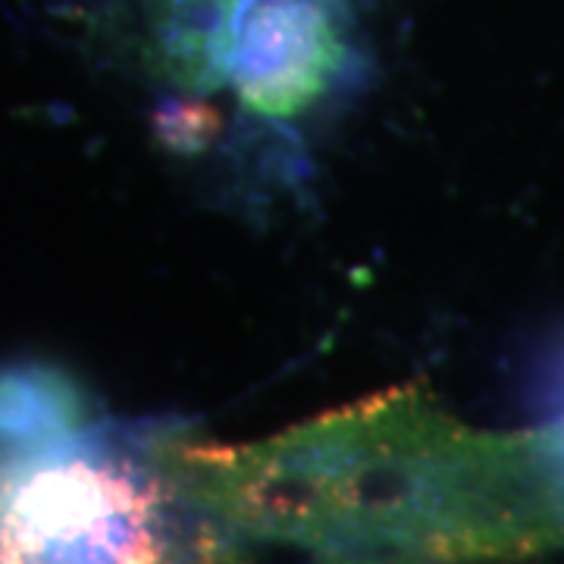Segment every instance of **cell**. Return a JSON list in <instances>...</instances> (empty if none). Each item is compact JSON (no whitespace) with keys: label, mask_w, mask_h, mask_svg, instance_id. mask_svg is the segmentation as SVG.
Masks as SVG:
<instances>
[{"label":"cell","mask_w":564,"mask_h":564,"mask_svg":"<svg viewBox=\"0 0 564 564\" xmlns=\"http://www.w3.org/2000/svg\"><path fill=\"white\" fill-rule=\"evenodd\" d=\"M91 399L57 364H0V458L47 452L88 433Z\"/></svg>","instance_id":"3"},{"label":"cell","mask_w":564,"mask_h":564,"mask_svg":"<svg viewBox=\"0 0 564 564\" xmlns=\"http://www.w3.org/2000/svg\"><path fill=\"white\" fill-rule=\"evenodd\" d=\"M173 492L236 533L321 552L492 558L564 545L549 426L467 430L392 389L251 445L151 440Z\"/></svg>","instance_id":"1"},{"label":"cell","mask_w":564,"mask_h":564,"mask_svg":"<svg viewBox=\"0 0 564 564\" xmlns=\"http://www.w3.org/2000/svg\"><path fill=\"white\" fill-rule=\"evenodd\" d=\"M180 496L148 443L91 426L0 458V562H161L180 552Z\"/></svg>","instance_id":"2"},{"label":"cell","mask_w":564,"mask_h":564,"mask_svg":"<svg viewBox=\"0 0 564 564\" xmlns=\"http://www.w3.org/2000/svg\"><path fill=\"white\" fill-rule=\"evenodd\" d=\"M158 135L163 144L176 151H198L207 135L217 129V117L207 104L198 101H173L163 104L158 110Z\"/></svg>","instance_id":"4"}]
</instances>
